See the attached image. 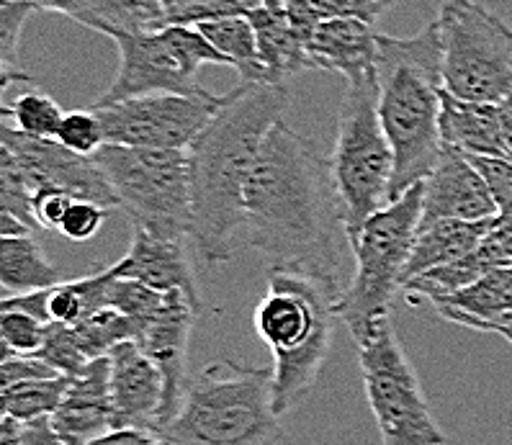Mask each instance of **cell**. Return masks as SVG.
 <instances>
[{"instance_id": "cell-1", "label": "cell", "mask_w": 512, "mask_h": 445, "mask_svg": "<svg viewBox=\"0 0 512 445\" xmlns=\"http://www.w3.org/2000/svg\"><path fill=\"white\" fill-rule=\"evenodd\" d=\"M240 245L268 268H284L343 296L348 232L332 188L330 165L284 121L268 132L245 191Z\"/></svg>"}, {"instance_id": "cell-2", "label": "cell", "mask_w": 512, "mask_h": 445, "mask_svg": "<svg viewBox=\"0 0 512 445\" xmlns=\"http://www.w3.org/2000/svg\"><path fill=\"white\" fill-rule=\"evenodd\" d=\"M289 101L286 85H237L186 150L191 168V240L206 263H227L242 247L247 183L268 132L284 121L281 116Z\"/></svg>"}, {"instance_id": "cell-3", "label": "cell", "mask_w": 512, "mask_h": 445, "mask_svg": "<svg viewBox=\"0 0 512 445\" xmlns=\"http://www.w3.org/2000/svg\"><path fill=\"white\" fill-rule=\"evenodd\" d=\"M379 116L394 152V199L422 183L446 152L440 139L443 47L435 21L415 37H376Z\"/></svg>"}, {"instance_id": "cell-4", "label": "cell", "mask_w": 512, "mask_h": 445, "mask_svg": "<svg viewBox=\"0 0 512 445\" xmlns=\"http://www.w3.org/2000/svg\"><path fill=\"white\" fill-rule=\"evenodd\" d=\"M335 299L320 283L284 268H268V291L253 325L273 355V404L289 415L312 391L325 366L335 330Z\"/></svg>"}, {"instance_id": "cell-5", "label": "cell", "mask_w": 512, "mask_h": 445, "mask_svg": "<svg viewBox=\"0 0 512 445\" xmlns=\"http://www.w3.org/2000/svg\"><path fill=\"white\" fill-rule=\"evenodd\" d=\"M175 445H276L284 435L273 404V368L214 361L186 386L165 425Z\"/></svg>"}, {"instance_id": "cell-6", "label": "cell", "mask_w": 512, "mask_h": 445, "mask_svg": "<svg viewBox=\"0 0 512 445\" xmlns=\"http://www.w3.org/2000/svg\"><path fill=\"white\" fill-rule=\"evenodd\" d=\"M422 224V183L379 209L353 240V276L335 304V314L350 330L356 345L368 343L392 322L397 291Z\"/></svg>"}, {"instance_id": "cell-7", "label": "cell", "mask_w": 512, "mask_h": 445, "mask_svg": "<svg viewBox=\"0 0 512 445\" xmlns=\"http://www.w3.org/2000/svg\"><path fill=\"white\" fill-rule=\"evenodd\" d=\"M327 165L353 245L363 224L394 201V152L379 116L376 70L348 80Z\"/></svg>"}, {"instance_id": "cell-8", "label": "cell", "mask_w": 512, "mask_h": 445, "mask_svg": "<svg viewBox=\"0 0 512 445\" xmlns=\"http://www.w3.org/2000/svg\"><path fill=\"white\" fill-rule=\"evenodd\" d=\"M96 163L134 229L163 240H188L193 229L191 168L183 150L103 145Z\"/></svg>"}, {"instance_id": "cell-9", "label": "cell", "mask_w": 512, "mask_h": 445, "mask_svg": "<svg viewBox=\"0 0 512 445\" xmlns=\"http://www.w3.org/2000/svg\"><path fill=\"white\" fill-rule=\"evenodd\" d=\"M443 88L474 103L512 98V29L479 0H443L435 19Z\"/></svg>"}, {"instance_id": "cell-10", "label": "cell", "mask_w": 512, "mask_h": 445, "mask_svg": "<svg viewBox=\"0 0 512 445\" xmlns=\"http://www.w3.org/2000/svg\"><path fill=\"white\" fill-rule=\"evenodd\" d=\"M358 361L381 445H448L392 322L358 345Z\"/></svg>"}, {"instance_id": "cell-11", "label": "cell", "mask_w": 512, "mask_h": 445, "mask_svg": "<svg viewBox=\"0 0 512 445\" xmlns=\"http://www.w3.org/2000/svg\"><path fill=\"white\" fill-rule=\"evenodd\" d=\"M224 96L201 93H150L119 103H93L91 109L101 116L106 145L145 147V150H183L222 109Z\"/></svg>"}, {"instance_id": "cell-12", "label": "cell", "mask_w": 512, "mask_h": 445, "mask_svg": "<svg viewBox=\"0 0 512 445\" xmlns=\"http://www.w3.org/2000/svg\"><path fill=\"white\" fill-rule=\"evenodd\" d=\"M0 145L6 147L16 163L29 175L34 191L60 188L73 199L93 201L106 209H119L109 178L98 168L96 157H83L65 150L57 139H34L13 129L8 121L0 124Z\"/></svg>"}, {"instance_id": "cell-13", "label": "cell", "mask_w": 512, "mask_h": 445, "mask_svg": "<svg viewBox=\"0 0 512 445\" xmlns=\"http://www.w3.org/2000/svg\"><path fill=\"white\" fill-rule=\"evenodd\" d=\"M119 49V73L109 91L96 103H119L129 98L150 96V93H181V96H201L206 93L199 78L188 75L183 62L165 39L163 29L150 34L116 37Z\"/></svg>"}, {"instance_id": "cell-14", "label": "cell", "mask_w": 512, "mask_h": 445, "mask_svg": "<svg viewBox=\"0 0 512 445\" xmlns=\"http://www.w3.org/2000/svg\"><path fill=\"white\" fill-rule=\"evenodd\" d=\"M199 309L181 291H170L163 312L139 325L134 343L145 350V355L160 368L165 379V407L160 420V433L175 417L181 399L186 394V363H188V337H191L193 319Z\"/></svg>"}, {"instance_id": "cell-15", "label": "cell", "mask_w": 512, "mask_h": 445, "mask_svg": "<svg viewBox=\"0 0 512 445\" xmlns=\"http://www.w3.org/2000/svg\"><path fill=\"white\" fill-rule=\"evenodd\" d=\"M497 214L492 191L471 157L456 150L443 152L433 173L422 181V222H487Z\"/></svg>"}, {"instance_id": "cell-16", "label": "cell", "mask_w": 512, "mask_h": 445, "mask_svg": "<svg viewBox=\"0 0 512 445\" xmlns=\"http://www.w3.org/2000/svg\"><path fill=\"white\" fill-rule=\"evenodd\" d=\"M111 399L119 427H145L160 433L165 407V379L160 368L134 340L116 345L109 353Z\"/></svg>"}, {"instance_id": "cell-17", "label": "cell", "mask_w": 512, "mask_h": 445, "mask_svg": "<svg viewBox=\"0 0 512 445\" xmlns=\"http://www.w3.org/2000/svg\"><path fill=\"white\" fill-rule=\"evenodd\" d=\"M52 425L67 445H88L119 427L111 399L109 355L88 363L78 376H70L65 399L52 415Z\"/></svg>"}, {"instance_id": "cell-18", "label": "cell", "mask_w": 512, "mask_h": 445, "mask_svg": "<svg viewBox=\"0 0 512 445\" xmlns=\"http://www.w3.org/2000/svg\"><path fill=\"white\" fill-rule=\"evenodd\" d=\"M109 273L121 281H137L163 294L181 291L191 299L193 307L201 309V294L186 253V240H163L150 232L134 229L127 255L116 260Z\"/></svg>"}, {"instance_id": "cell-19", "label": "cell", "mask_w": 512, "mask_h": 445, "mask_svg": "<svg viewBox=\"0 0 512 445\" xmlns=\"http://www.w3.org/2000/svg\"><path fill=\"white\" fill-rule=\"evenodd\" d=\"M440 139H443L446 150H456L466 157L512 160L505 142V121H502L500 103L464 101L443 88Z\"/></svg>"}, {"instance_id": "cell-20", "label": "cell", "mask_w": 512, "mask_h": 445, "mask_svg": "<svg viewBox=\"0 0 512 445\" xmlns=\"http://www.w3.org/2000/svg\"><path fill=\"white\" fill-rule=\"evenodd\" d=\"M374 24L358 19L320 21L309 39V65L312 70L340 73L345 80L361 78L376 70Z\"/></svg>"}, {"instance_id": "cell-21", "label": "cell", "mask_w": 512, "mask_h": 445, "mask_svg": "<svg viewBox=\"0 0 512 445\" xmlns=\"http://www.w3.org/2000/svg\"><path fill=\"white\" fill-rule=\"evenodd\" d=\"M435 312L453 325L489 332L512 322V265L487 273L482 281L451 296L430 301Z\"/></svg>"}, {"instance_id": "cell-22", "label": "cell", "mask_w": 512, "mask_h": 445, "mask_svg": "<svg viewBox=\"0 0 512 445\" xmlns=\"http://www.w3.org/2000/svg\"><path fill=\"white\" fill-rule=\"evenodd\" d=\"M492 222L494 219H487V222H458V219L422 222L417 229L410 263L404 271L402 289L412 278L443 268L448 263H456V260H464L466 255L474 253L492 229Z\"/></svg>"}, {"instance_id": "cell-23", "label": "cell", "mask_w": 512, "mask_h": 445, "mask_svg": "<svg viewBox=\"0 0 512 445\" xmlns=\"http://www.w3.org/2000/svg\"><path fill=\"white\" fill-rule=\"evenodd\" d=\"M247 19L255 26L260 57H263L271 83L284 85V80L291 75L312 70L307 42L296 34L284 6H255L247 13Z\"/></svg>"}, {"instance_id": "cell-24", "label": "cell", "mask_w": 512, "mask_h": 445, "mask_svg": "<svg viewBox=\"0 0 512 445\" xmlns=\"http://www.w3.org/2000/svg\"><path fill=\"white\" fill-rule=\"evenodd\" d=\"M70 19L111 39L150 34L168 26L163 0H80Z\"/></svg>"}, {"instance_id": "cell-25", "label": "cell", "mask_w": 512, "mask_h": 445, "mask_svg": "<svg viewBox=\"0 0 512 445\" xmlns=\"http://www.w3.org/2000/svg\"><path fill=\"white\" fill-rule=\"evenodd\" d=\"M505 265L512 263L497 250V245L489 240L487 232V237H484L482 245L476 247L474 253L466 255L464 260H456V263H448L443 268H435V271L412 278L402 289V294L410 301H433L440 299V296H451L456 291L469 289L476 281H482L487 273L497 271V268H505Z\"/></svg>"}, {"instance_id": "cell-26", "label": "cell", "mask_w": 512, "mask_h": 445, "mask_svg": "<svg viewBox=\"0 0 512 445\" xmlns=\"http://www.w3.org/2000/svg\"><path fill=\"white\" fill-rule=\"evenodd\" d=\"M0 281L8 294H31V291L55 289L65 283V276L44 255L39 242L31 235L0 237Z\"/></svg>"}, {"instance_id": "cell-27", "label": "cell", "mask_w": 512, "mask_h": 445, "mask_svg": "<svg viewBox=\"0 0 512 445\" xmlns=\"http://www.w3.org/2000/svg\"><path fill=\"white\" fill-rule=\"evenodd\" d=\"M196 29L219 49L227 65L235 67L242 75V83H271L263 57H260L258 34L247 16H224V19L199 24Z\"/></svg>"}, {"instance_id": "cell-28", "label": "cell", "mask_w": 512, "mask_h": 445, "mask_svg": "<svg viewBox=\"0 0 512 445\" xmlns=\"http://www.w3.org/2000/svg\"><path fill=\"white\" fill-rule=\"evenodd\" d=\"M70 386V376H57V379H42V381H21L3 389L0 397V407L3 415L13 417L19 422L42 420V417H52L60 409L62 399Z\"/></svg>"}, {"instance_id": "cell-29", "label": "cell", "mask_w": 512, "mask_h": 445, "mask_svg": "<svg viewBox=\"0 0 512 445\" xmlns=\"http://www.w3.org/2000/svg\"><path fill=\"white\" fill-rule=\"evenodd\" d=\"M0 116L13 129L34 139H57L65 111L60 103L44 91H21L16 98H8L0 106Z\"/></svg>"}, {"instance_id": "cell-30", "label": "cell", "mask_w": 512, "mask_h": 445, "mask_svg": "<svg viewBox=\"0 0 512 445\" xmlns=\"http://www.w3.org/2000/svg\"><path fill=\"white\" fill-rule=\"evenodd\" d=\"M34 193L37 191L31 186L29 175L16 163V157L0 145V209L29 229H39L34 217Z\"/></svg>"}, {"instance_id": "cell-31", "label": "cell", "mask_w": 512, "mask_h": 445, "mask_svg": "<svg viewBox=\"0 0 512 445\" xmlns=\"http://www.w3.org/2000/svg\"><path fill=\"white\" fill-rule=\"evenodd\" d=\"M165 19L178 26H199L224 16H247L253 0H163Z\"/></svg>"}, {"instance_id": "cell-32", "label": "cell", "mask_w": 512, "mask_h": 445, "mask_svg": "<svg viewBox=\"0 0 512 445\" xmlns=\"http://www.w3.org/2000/svg\"><path fill=\"white\" fill-rule=\"evenodd\" d=\"M163 34L170 42V47H173L175 55H178V60L188 70V75H193V78H199V70L204 65H227V60L219 55V49L196 26L170 24L165 26Z\"/></svg>"}, {"instance_id": "cell-33", "label": "cell", "mask_w": 512, "mask_h": 445, "mask_svg": "<svg viewBox=\"0 0 512 445\" xmlns=\"http://www.w3.org/2000/svg\"><path fill=\"white\" fill-rule=\"evenodd\" d=\"M57 142L65 150L75 152V155H98V150L106 145V132H103L101 116L93 109L65 111V119H62L60 132H57Z\"/></svg>"}, {"instance_id": "cell-34", "label": "cell", "mask_w": 512, "mask_h": 445, "mask_svg": "<svg viewBox=\"0 0 512 445\" xmlns=\"http://www.w3.org/2000/svg\"><path fill=\"white\" fill-rule=\"evenodd\" d=\"M47 327L19 309H0V335L6 355H37L47 343Z\"/></svg>"}, {"instance_id": "cell-35", "label": "cell", "mask_w": 512, "mask_h": 445, "mask_svg": "<svg viewBox=\"0 0 512 445\" xmlns=\"http://www.w3.org/2000/svg\"><path fill=\"white\" fill-rule=\"evenodd\" d=\"M37 355H42L49 366H55L65 376H78L91 363V358L80 350L73 327L65 325L47 327V343H44V348Z\"/></svg>"}, {"instance_id": "cell-36", "label": "cell", "mask_w": 512, "mask_h": 445, "mask_svg": "<svg viewBox=\"0 0 512 445\" xmlns=\"http://www.w3.org/2000/svg\"><path fill=\"white\" fill-rule=\"evenodd\" d=\"M37 11L31 0H0V62L3 70H11L19 52L21 29L26 19Z\"/></svg>"}, {"instance_id": "cell-37", "label": "cell", "mask_w": 512, "mask_h": 445, "mask_svg": "<svg viewBox=\"0 0 512 445\" xmlns=\"http://www.w3.org/2000/svg\"><path fill=\"white\" fill-rule=\"evenodd\" d=\"M109 211L106 206L93 204V201H73V206L67 209V214L62 217L60 222V232L65 240L70 242H88L101 232L103 222L109 217Z\"/></svg>"}, {"instance_id": "cell-38", "label": "cell", "mask_w": 512, "mask_h": 445, "mask_svg": "<svg viewBox=\"0 0 512 445\" xmlns=\"http://www.w3.org/2000/svg\"><path fill=\"white\" fill-rule=\"evenodd\" d=\"M65 373L57 371L55 366H49L42 355H6L3 366H0V381L3 389L21 381H42V379H57Z\"/></svg>"}, {"instance_id": "cell-39", "label": "cell", "mask_w": 512, "mask_h": 445, "mask_svg": "<svg viewBox=\"0 0 512 445\" xmlns=\"http://www.w3.org/2000/svg\"><path fill=\"white\" fill-rule=\"evenodd\" d=\"M471 163L484 175L489 191L494 196V204L500 211L512 209V160L500 157H471Z\"/></svg>"}, {"instance_id": "cell-40", "label": "cell", "mask_w": 512, "mask_h": 445, "mask_svg": "<svg viewBox=\"0 0 512 445\" xmlns=\"http://www.w3.org/2000/svg\"><path fill=\"white\" fill-rule=\"evenodd\" d=\"M307 3L322 21L358 19L366 21V24H374L381 13H384L371 0H307Z\"/></svg>"}, {"instance_id": "cell-41", "label": "cell", "mask_w": 512, "mask_h": 445, "mask_svg": "<svg viewBox=\"0 0 512 445\" xmlns=\"http://www.w3.org/2000/svg\"><path fill=\"white\" fill-rule=\"evenodd\" d=\"M73 199L70 193L60 191V188H39L34 193V217H37V227L39 229H60L62 217L67 214V209L73 206Z\"/></svg>"}, {"instance_id": "cell-42", "label": "cell", "mask_w": 512, "mask_h": 445, "mask_svg": "<svg viewBox=\"0 0 512 445\" xmlns=\"http://www.w3.org/2000/svg\"><path fill=\"white\" fill-rule=\"evenodd\" d=\"M88 445H175L163 433L145 430V427H114L106 435Z\"/></svg>"}, {"instance_id": "cell-43", "label": "cell", "mask_w": 512, "mask_h": 445, "mask_svg": "<svg viewBox=\"0 0 512 445\" xmlns=\"http://www.w3.org/2000/svg\"><path fill=\"white\" fill-rule=\"evenodd\" d=\"M21 445H67L65 440L57 435L52 417H42V420L24 422L21 430Z\"/></svg>"}, {"instance_id": "cell-44", "label": "cell", "mask_w": 512, "mask_h": 445, "mask_svg": "<svg viewBox=\"0 0 512 445\" xmlns=\"http://www.w3.org/2000/svg\"><path fill=\"white\" fill-rule=\"evenodd\" d=\"M489 240H492L494 245H497V250L512 263V209L500 211V214L494 217L492 229H489Z\"/></svg>"}, {"instance_id": "cell-45", "label": "cell", "mask_w": 512, "mask_h": 445, "mask_svg": "<svg viewBox=\"0 0 512 445\" xmlns=\"http://www.w3.org/2000/svg\"><path fill=\"white\" fill-rule=\"evenodd\" d=\"M31 235V229L26 227L24 222H19L16 217L6 214V211H0V237H24Z\"/></svg>"}, {"instance_id": "cell-46", "label": "cell", "mask_w": 512, "mask_h": 445, "mask_svg": "<svg viewBox=\"0 0 512 445\" xmlns=\"http://www.w3.org/2000/svg\"><path fill=\"white\" fill-rule=\"evenodd\" d=\"M34 6L42 8V11H55L65 13V16H73V11L78 8L80 0H31Z\"/></svg>"}, {"instance_id": "cell-47", "label": "cell", "mask_w": 512, "mask_h": 445, "mask_svg": "<svg viewBox=\"0 0 512 445\" xmlns=\"http://www.w3.org/2000/svg\"><path fill=\"white\" fill-rule=\"evenodd\" d=\"M502 106V121H505V142H507V150L512 155V98H507Z\"/></svg>"}, {"instance_id": "cell-48", "label": "cell", "mask_w": 512, "mask_h": 445, "mask_svg": "<svg viewBox=\"0 0 512 445\" xmlns=\"http://www.w3.org/2000/svg\"><path fill=\"white\" fill-rule=\"evenodd\" d=\"M489 332H494V335L505 337L507 343L512 345V322H507V325H500V327H492V330H489Z\"/></svg>"}, {"instance_id": "cell-49", "label": "cell", "mask_w": 512, "mask_h": 445, "mask_svg": "<svg viewBox=\"0 0 512 445\" xmlns=\"http://www.w3.org/2000/svg\"><path fill=\"white\" fill-rule=\"evenodd\" d=\"M255 6H284V0H253Z\"/></svg>"}, {"instance_id": "cell-50", "label": "cell", "mask_w": 512, "mask_h": 445, "mask_svg": "<svg viewBox=\"0 0 512 445\" xmlns=\"http://www.w3.org/2000/svg\"><path fill=\"white\" fill-rule=\"evenodd\" d=\"M371 3H376V6L381 8V11H386V8H392L397 0H371Z\"/></svg>"}]
</instances>
